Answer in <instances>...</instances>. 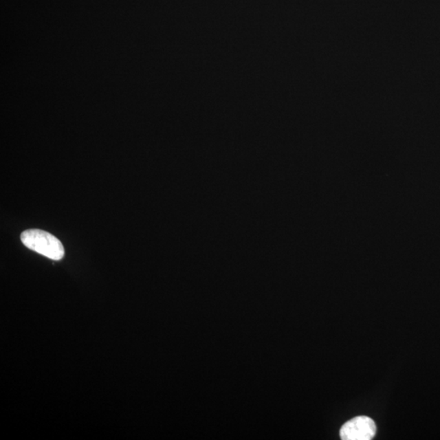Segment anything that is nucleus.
Returning a JSON list of instances; mask_svg holds the SVG:
<instances>
[{
	"mask_svg": "<svg viewBox=\"0 0 440 440\" xmlns=\"http://www.w3.org/2000/svg\"><path fill=\"white\" fill-rule=\"evenodd\" d=\"M21 240L26 248L52 261H59L65 256L63 243L51 233L29 230L21 233Z\"/></svg>",
	"mask_w": 440,
	"mask_h": 440,
	"instance_id": "nucleus-1",
	"label": "nucleus"
},
{
	"mask_svg": "<svg viewBox=\"0 0 440 440\" xmlns=\"http://www.w3.org/2000/svg\"><path fill=\"white\" fill-rule=\"evenodd\" d=\"M377 426L371 417H356L342 426L340 437L343 440H371L375 437Z\"/></svg>",
	"mask_w": 440,
	"mask_h": 440,
	"instance_id": "nucleus-2",
	"label": "nucleus"
}]
</instances>
